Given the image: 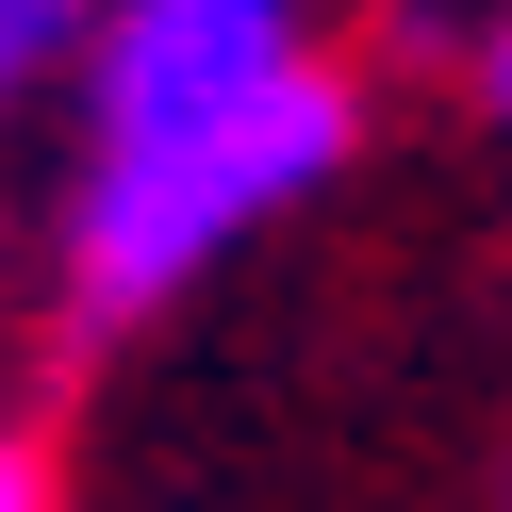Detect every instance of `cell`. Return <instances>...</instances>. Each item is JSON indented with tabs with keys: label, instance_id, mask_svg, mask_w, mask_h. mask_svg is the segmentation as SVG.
Masks as SVG:
<instances>
[{
	"label": "cell",
	"instance_id": "3",
	"mask_svg": "<svg viewBox=\"0 0 512 512\" xmlns=\"http://www.w3.org/2000/svg\"><path fill=\"white\" fill-rule=\"evenodd\" d=\"M83 50H100V0H0V116H17V100H50Z\"/></svg>",
	"mask_w": 512,
	"mask_h": 512
},
{
	"label": "cell",
	"instance_id": "5",
	"mask_svg": "<svg viewBox=\"0 0 512 512\" xmlns=\"http://www.w3.org/2000/svg\"><path fill=\"white\" fill-rule=\"evenodd\" d=\"M0 512H67V479H50L34 430H0Z\"/></svg>",
	"mask_w": 512,
	"mask_h": 512
},
{
	"label": "cell",
	"instance_id": "4",
	"mask_svg": "<svg viewBox=\"0 0 512 512\" xmlns=\"http://www.w3.org/2000/svg\"><path fill=\"white\" fill-rule=\"evenodd\" d=\"M463 100H479V116H496V133H512V0H496V17H479V34H463Z\"/></svg>",
	"mask_w": 512,
	"mask_h": 512
},
{
	"label": "cell",
	"instance_id": "2",
	"mask_svg": "<svg viewBox=\"0 0 512 512\" xmlns=\"http://www.w3.org/2000/svg\"><path fill=\"white\" fill-rule=\"evenodd\" d=\"M298 67H314L298 0H100L83 116H100V149H166V133L248 116L265 83H298Z\"/></svg>",
	"mask_w": 512,
	"mask_h": 512
},
{
	"label": "cell",
	"instance_id": "1",
	"mask_svg": "<svg viewBox=\"0 0 512 512\" xmlns=\"http://www.w3.org/2000/svg\"><path fill=\"white\" fill-rule=\"evenodd\" d=\"M347 149H364V67H331V50H314L298 83H265L248 116H215V133L83 149V182H67V248H50V314H67V347L149 331V314H166L182 281H215L265 215H298Z\"/></svg>",
	"mask_w": 512,
	"mask_h": 512
}]
</instances>
